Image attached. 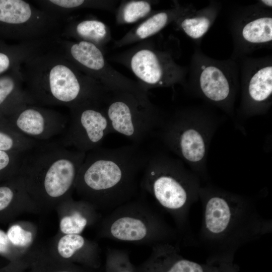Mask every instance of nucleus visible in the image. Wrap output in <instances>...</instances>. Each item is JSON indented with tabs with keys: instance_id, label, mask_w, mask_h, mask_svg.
<instances>
[{
	"instance_id": "nucleus-1",
	"label": "nucleus",
	"mask_w": 272,
	"mask_h": 272,
	"mask_svg": "<svg viewBox=\"0 0 272 272\" xmlns=\"http://www.w3.org/2000/svg\"><path fill=\"white\" fill-rule=\"evenodd\" d=\"M199 200L202 217L194 242L207 254L208 263L234 260L241 247L271 232V221L250 196L207 184L201 185Z\"/></svg>"
},
{
	"instance_id": "nucleus-2",
	"label": "nucleus",
	"mask_w": 272,
	"mask_h": 272,
	"mask_svg": "<svg viewBox=\"0 0 272 272\" xmlns=\"http://www.w3.org/2000/svg\"><path fill=\"white\" fill-rule=\"evenodd\" d=\"M150 152L135 144L101 147L86 153L75 190L99 212H111L136 198Z\"/></svg>"
},
{
	"instance_id": "nucleus-3",
	"label": "nucleus",
	"mask_w": 272,
	"mask_h": 272,
	"mask_svg": "<svg viewBox=\"0 0 272 272\" xmlns=\"http://www.w3.org/2000/svg\"><path fill=\"white\" fill-rule=\"evenodd\" d=\"M44 46L20 66L25 91L34 104L70 108L101 96L104 87L80 71L59 48L45 50Z\"/></svg>"
},
{
	"instance_id": "nucleus-4",
	"label": "nucleus",
	"mask_w": 272,
	"mask_h": 272,
	"mask_svg": "<svg viewBox=\"0 0 272 272\" xmlns=\"http://www.w3.org/2000/svg\"><path fill=\"white\" fill-rule=\"evenodd\" d=\"M86 153L58 142H42L24 153L18 174L41 213L72 196Z\"/></svg>"
},
{
	"instance_id": "nucleus-5",
	"label": "nucleus",
	"mask_w": 272,
	"mask_h": 272,
	"mask_svg": "<svg viewBox=\"0 0 272 272\" xmlns=\"http://www.w3.org/2000/svg\"><path fill=\"white\" fill-rule=\"evenodd\" d=\"M201 185L200 178L182 161L163 152L150 153L140 181L141 191L171 216L180 237L191 242L189 211L199 200Z\"/></svg>"
},
{
	"instance_id": "nucleus-6",
	"label": "nucleus",
	"mask_w": 272,
	"mask_h": 272,
	"mask_svg": "<svg viewBox=\"0 0 272 272\" xmlns=\"http://www.w3.org/2000/svg\"><path fill=\"white\" fill-rule=\"evenodd\" d=\"M219 123L208 108H183L166 116L156 136L200 179H206L210 144Z\"/></svg>"
},
{
	"instance_id": "nucleus-7",
	"label": "nucleus",
	"mask_w": 272,
	"mask_h": 272,
	"mask_svg": "<svg viewBox=\"0 0 272 272\" xmlns=\"http://www.w3.org/2000/svg\"><path fill=\"white\" fill-rule=\"evenodd\" d=\"M181 54L179 42L173 36L152 37L111 56V61L129 69L146 92L156 88L185 87L188 67L177 61Z\"/></svg>"
},
{
	"instance_id": "nucleus-8",
	"label": "nucleus",
	"mask_w": 272,
	"mask_h": 272,
	"mask_svg": "<svg viewBox=\"0 0 272 272\" xmlns=\"http://www.w3.org/2000/svg\"><path fill=\"white\" fill-rule=\"evenodd\" d=\"M97 234L101 238L151 246L173 243L180 237L151 205L136 198L109 212L100 221Z\"/></svg>"
},
{
	"instance_id": "nucleus-9",
	"label": "nucleus",
	"mask_w": 272,
	"mask_h": 272,
	"mask_svg": "<svg viewBox=\"0 0 272 272\" xmlns=\"http://www.w3.org/2000/svg\"><path fill=\"white\" fill-rule=\"evenodd\" d=\"M101 103L113 132L138 145L156 136L166 117L150 101L147 93L105 88Z\"/></svg>"
},
{
	"instance_id": "nucleus-10",
	"label": "nucleus",
	"mask_w": 272,
	"mask_h": 272,
	"mask_svg": "<svg viewBox=\"0 0 272 272\" xmlns=\"http://www.w3.org/2000/svg\"><path fill=\"white\" fill-rule=\"evenodd\" d=\"M185 88L228 115L234 114L240 88V72L237 60H218L195 47Z\"/></svg>"
},
{
	"instance_id": "nucleus-11",
	"label": "nucleus",
	"mask_w": 272,
	"mask_h": 272,
	"mask_svg": "<svg viewBox=\"0 0 272 272\" xmlns=\"http://www.w3.org/2000/svg\"><path fill=\"white\" fill-rule=\"evenodd\" d=\"M60 17L23 0H0V40H46L60 28Z\"/></svg>"
},
{
	"instance_id": "nucleus-12",
	"label": "nucleus",
	"mask_w": 272,
	"mask_h": 272,
	"mask_svg": "<svg viewBox=\"0 0 272 272\" xmlns=\"http://www.w3.org/2000/svg\"><path fill=\"white\" fill-rule=\"evenodd\" d=\"M229 19L234 47L230 58L237 60L257 49L271 47V9L258 2L240 6L232 12Z\"/></svg>"
},
{
	"instance_id": "nucleus-13",
	"label": "nucleus",
	"mask_w": 272,
	"mask_h": 272,
	"mask_svg": "<svg viewBox=\"0 0 272 272\" xmlns=\"http://www.w3.org/2000/svg\"><path fill=\"white\" fill-rule=\"evenodd\" d=\"M101 97L69 108L68 125L59 141L61 144L87 153L101 147L105 137L113 132Z\"/></svg>"
},
{
	"instance_id": "nucleus-14",
	"label": "nucleus",
	"mask_w": 272,
	"mask_h": 272,
	"mask_svg": "<svg viewBox=\"0 0 272 272\" xmlns=\"http://www.w3.org/2000/svg\"><path fill=\"white\" fill-rule=\"evenodd\" d=\"M237 60L241 91L239 115L248 118L266 114L272 104L271 56H244Z\"/></svg>"
},
{
	"instance_id": "nucleus-15",
	"label": "nucleus",
	"mask_w": 272,
	"mask_h": 272,
	"mask_svg": "<svg viewBox=\"0 0 272 272\" xmlns=\"http://www.w3.org/2000/svg\"><path fill=\"white\" fill-rule=\"evenodd\" d=\"M59 49L80 71L105 88L148 93L134 81L113 69L107 61L104 51L86 41L60 40Z\"/></svg>"
},
{
	"instance_id": "nucleus-16",
	"label": "nucleus",
	"mask_w": 272,
	"mask_h": 272,
	"mask_svg": "<svg viewBox=\"0 0 272 272\" xmlns=\"http://www.w3.org/2000/svg\"><path fill=\"white\" fill-rule=\"evenodd\" d=\"M6 119L14 130L39 142L62 135L69 123L59 112L35 104L26 105Z\"/></svg>"
},
{
	"instance_id": "nucleus-17",
	"label": "nucleus",
	"mask_w": 272,
	"mask_h": 272,
	"mask_svg": "<svg viewBox=\"0 0 272 272\" xmlns=\"http://www.w3.org/2000/svg\"><path fill=\"white\" fill-rule=\"evenodd\" d=\"M46 248L51 255L61 261L94 270L98 269L101 265L99 245L81 234L58 232Z\"/></svg>"
},
{
	"instance_id": "nucleus-18",
	"label": "nucleus",
	"mask_w": 272,
	"mask_h": 272,
	"mask_svg": "<svg viewBox=\"0 0 272 272\" xmlns=\"http://www.w3.org/2000/svg\"><path fill=\"white\" fill-rule=\"evenodd\" d=\"M217 265L189 260L180 253L179 247L171 243L152 246L149 257L138 265L134 272H218Z\"/></svg>"
},
{
	"instance_id": "nucleus-19",
	"label": "nucleus",
	"mask_w": 272,
	"mask_h": 272,
	"mask_svg": "<svg viewBox=\"0 0 272 272\" xmlns=\"http://www.w3.org/2000/svg\"><path fill=\"white\" fill-rule=\"evenodd\" d=\"M195 9L191 4L182 5L175 2L173 7L155 11L152 14L133 27L120 39L115 41L114 47H121L138 43L153 37L182 16Z\"/></svg>"
},
{
	"instance_id": "nucleus-20",
	"label": "nucleus",
	"mask_w": 272,
	"mask_h": 272,
	"mask_svg": "<svg viewBox=\"0 0 272 272\" xmlns=\"http://www.w3.org/2000/svg\"><path fill=\"white\" fill-rule=\"evenodd\" d=\"M54 210L59 220V233L63 234H81L101 218L92 205L82 199L75 200L72 196L61 202Z\"/></svg>"
},
{
	"instance_id": "nucleus-21",
	"label": "nucleus",
	"mask_w": 272,
	"mask_h": 272,
	"mask_svg": "<svg viewBox=\"0 0 272 272\" xmlns=\"http://www.w3.org/2000/svg\"><path fill=\"white\" fill-rule=\"evenodd\" d=\"M24 213H40L17 174L0 183V223H7Z\"/></svg>"
},
{
	"instance_id": "nucleus-22",
	"label": "nucleus",
	"mask_w": 272,
	"mask_h": 272,
	"mask_svg": "<svg viewBox=\"0 0 272 272\" xmlns=\"http://www.w3.org/2000/svg\"><path fill=\"white\" fill-rule=\"evenodd\" d=\"M20 66L0 76V115L5 118L26 105L34 104L25 91Z\"/></svg>"
},
{
	"instance_id": "nucleus-23",
	"label": "nucleus",
	"mask_w": 272,
	"mask_h": 272,
	"mask_svg": "<svg viewBox=\"0 0 272 272\" xmlns=\"http://www.w3.org/2000/svg\"><path fill=\"white\" fill-rule=\"evenodd\" d=\"M221 8L220 2L212 1L205 7L182 16L174 23L188 37L195 41L200 40L214 23Z\"/></svg>"
},
{
	"instance_id": "nucleus-24",
	"label": "nucleus",
	"mask_w": 272,
	"mask_h": 272,
	"mask_svg": "<svg viewBox=\"0 0 272 272\" xmlns=\"http://www.w3.org/2000/svg\"><path fill=\"white\" fill-rule=\"evenodd\" d=\"M63 34L76 41L91 43L104 51V47L111 39L109 27L96 19L89 18L73 21L65 27Z\"/></svg>"
},
{
	"instance_id": "nucleus-25",
	"label": "nucleus",
	"mask_w": 272,
	"mask_h": 272,
	"mask_svg": "<svg viewBox=\"0 0 272 272\" xmlns=\"http://www.w3.org/2000/svg\"><path fill=\"white\" fill-rule=\"evenodd\" d=\"M26 272H97L82 266L61 261L51 255L46 247L36 245L26 256Z\"/></svg>"
},
{
	"instance_id": "nucleus-26",
	"label": "nucleus",
	"mask_w": 272,
	"mask_h": 272,
	"mask_svg": "<svg viewBox=\"0 0 272 272\" xmlns=\"http://www.w3.org/2000/svg\"><path fill=\"white\" fill-rule=\"evenodd\" d=\"M45 41L9 44L0 40V76L19 66L30 55L43 46Z\"/></svg>"
},
{
	"instance_id": "nucleus-27",
	"label": "nucleus",
	"mask_w": 272,
	"mask_h": 272,
	"mask_svg": "<svg viewBox=\"0 0 272 272\" xmlns=\"http://www.w3.org/2000/svg\"><path fill=\"white\" fill-rule=\"evenodd\" d=\"M156 1H122L115 11V21L118 25L132 24L147 18L156 10Z\"/></svg>"
},
{
	"instance_id": "nucleus-28",
	"label": "nucleus",
	"mask_w": 272,
	"mask_h": 272,
	"mask_svg": "<svg viewBox=\"0 0 272 272\" xmlns=\"http://www.w3.org/2000/svg\"><path fill=\"white\" fill-rule=\"evenodd\" d=\"M117 3V1L111 0H49L41 2L44 10L59 17L62 11L66 13L83 8L112 11Z\"/></svg>"
},
{
	"instance_id": "nucleus-29",
	"label": "nucleus",
	"mask_w": 272,
	"mask_h": 272,
	"mask_svg": "<svg viewBox=\"0 0 272 272\" xmlns=\"http://www.w3.org/2000/svg\"><path fill=\"white\" fill-rule=\"evenodd\" d=\"M7 234L11 243L25 256L36 245L37 229L30 222L15 223L9 227Z\"/></svg>"
},
{
	"instance_id": "nucleus-30",
	"label": "nucleus",
	"mask_w": 272,
	"mask_h": 272,
	"mask_svg": "<svg viewBox=\"0 0 272 272\" xmlns=\"http://www.w3.org/2000/svg\"><path fill=\"white\" fill-rule=\"evenodd\" d=\"M41 142L26 137L13 128H0V151L25 153Z\"/></svg>"
},
{
	"instance_id": "nucleus-31",
	"label": "nucleus",
	"mask_w": 272,
	"mask_h": 272,
	"mask_svg": "<svg viewBox=\"0 0 272 272\" xmlns=\"http://www.w3.org/2000/svg\"><path fill=\"white\" fill-rule=\"evenodd\" d=\"M129 253L124 250L108 248L106 253L105 272H134Z\"/></svg>"
},
{
	"instance_id": "nucleus-32",
	"label": "nucleus",
	"mask_w": 272,
	"mask_h": 272,
	"mask_svg": "<svg viewBox=\"0 0 272 272\" xmlns=\"http://www.w3.org/2000/svg\"><path fill=\"white\" fill-rule=\"evenodd\" d=\"M24 153L0 151V183L18 174Z\"/></svg>"
},
{
	"instance_id": "nucleus-33",
	"label": "nucleus",
	"mask_w": 272,
	"mask_h": 272,
	"mask_svg": "<svg viewBox=\"0 0 272 272\" xmlns=\"http://www.w3.org/2000/svg\"><path fill=\"white\" fill-rule=\"evenodd\" d=\"M0 256L8 262L23 259L26 257L11 242L7 232L0 229Z\"/></svg>"
},
{
	"instance_id": "nucleus-34",
	"label": "nucleus",
	"mask_w": 272,
	"mask_h": 272,
	"mask_svg": "<svg viewBox=\"0 0 272 272\" xmlns=\"http://www.w3.org/2000/svg\"><path fill=\"white\" fill-rule=\"evenodd\" d=\"M26 258L8 262L0 267V272H26L28 267Z\"/></svg>"
},
{
	"instance_id": "nucleus-35",
	"label": "nucleus",
	"mask_w": 272,
	"mask_h": 272,
	"mask_svg": "<svg viewBox=\"0 0 272 272\" xmlns=\"http://www.w3.org/2000/svg\"><path fill=\"white\" fill-rule=\"evenodd\" d=\"M215 265L218 266V272H239V266L234 262V260L220 261Z\"/></svg>"
},
{
	"instance_id": "nucleus-36",
	"label": "nucleus",
	"mask_w": 272,
	"mask_h": 272,
	"mask_svg": "<svg viewBox=\"0 0 272 272\" xmlns=\"http://www.w3.org/2000/svg\"><path fill=\"white\" fill-rule=\"evenodd\" d=\"M0 128H13L7 119L0 115Z\"/></svg>"
},
{
	"instance_id": "nucleus-37",
	"label": "nucleus",
	"mask_w": 272,
	"mask_h": 272,
	"mask_svg": "<svg viewBox=\"0 0 272 272\" xmlns=\"http://www.w3.org/2000/svg\"><path fill=\"white\" fill-rule=\"evenodd\" d=\"M258 2L260 4L262 7L271 9L272 8V1L271 0H261L258 1Z\"/></svg>"
},
{
	"instance_id": "nucleus-38",
	"label": "nucleus",
	"mask_w": 272,
	"mask_h": 272,
	"mask_svg": "<svg viewBox=\"0 0 272 272\" xmlns=\"http://www.w3.org/2000/svg\"><path fill=\"white\" fill-rule=\"evenodd\" d=\"M2 266H0V267H2Z\"/></svg>"
}]
</instances>
